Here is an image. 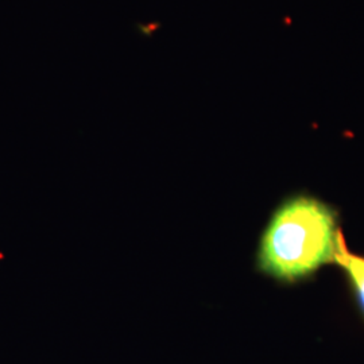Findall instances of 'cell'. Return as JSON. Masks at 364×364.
<instances>
[{
    "label": "cell",
    "instance_id": "2",
    "mask_svg": "<svg viewBox=\"0 0 364 364\" xmlns=\"http://www.w3.org/2000/svg\"><path fill=\"white\" fill-rule=\"evenodd\" d=\"M335 264L341 272L346 281L355 309L364 321V255L350 251L344 232L338 237V251L335 255Z\"/></svg>",
    "mask_w": 364,
    "mask_h": 364
},
{
    "label": "cell",
    "instance_id": "1",
    "mask_svg": "<svg viewBox=\"0 0 364 364\" xmlns=\"http://www.w3.org/2000/svg\"><path fill=\"white\" fill-rule=\"evenodd\" d=\"M343 234L340 210L309 192L290 193L275 207L260 235L258 273L281 287H299L335 264Z\"/></svg>",
    "mask_w": 364,
    "mask_h": 364
}]
</instances>
